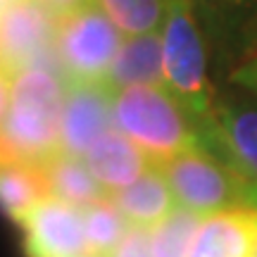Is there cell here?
Segmentation results:
<instances>
[{"label":"cell","mask_w":257,"mask_h":257,"mask_svg":"<svg viewBox=\"0 0 257 257\" xmlns=\"http://www.w3.org/2000/svg\"><path fill=\"white\" fill-rule=\"evenodd\" d=\"M64 81L48 64H34L12 79L8 114L0 124V162L41 165L62 153Z\"/></svg>","instance_id":"1"},{"label":"cell","mask_w":257,"mask_h":257,"mask_svg":"<svg viewBox=\"0 0 257 257\" xmlns=\"http://www.w3.org/2000/svg\"><path fill=\"white\" fill-rule=\"evenodd\" d=\"M114 126L136 143L150 165L200 146L198 119L165 86H126L114 95Z\"/></svg>","instance_id":"2"},{"label":"cell","mask_w":257,"mask_h":257,"mask_svg":"<svg viewBox=\"0 0 257 257\" xmlns=\"http://www.w3.org/2000/svg\"><path fill=\"white\" fill-rule=\"evenodd\" d=\"M155 167L169 181L176 205L200 217L236 207H257L255 181L205 146L188 148Z\"/></svg>","instance_id":"3"},{"label":"cell","mask_w":257,"mask_h":257,"mask_svg":"<svg viewBox=\"0 0 257 257\" xmlns=\"http://www.w3.org/2000/svg\"><path fill=\"white\" fill-rule=\"evenodd\" d=\"M165 86L195 119L212 112V88L202 38L188 0H172L162 34Z\"/></svg>","instance_id":"4"},{"label":"cell","mask_w":257,"mask_h":257,"mask_svg":"<svg viewBox=\"0 0 257 257\" xmlns=\"http://www.w3.org/2000/svg\"><path fill=\"white\" fill-rule=\"evenodd\" d=\"M117 24L93 0L60 15L55 55L67 81H100L124 43Z\"/></svg>","instance_id":"5"},{"label":"cell","mask_w":257,"mask_h":257,"mask_svg":"<svg viewBox=\"0 0 257 257\" xmlns=\"http://www.w3.org/2000/svg\"><path fill=\"white\" fill-rule=\"evenodd\" d=\"M60 12L46 0H17L0 15V69L12 79L55 53Z\"/></svg>","instance_id":"6"},{"label":"cell","mask_w":257,"mask_h":257,"mask_svg":"<svg viewBox=\"0 0 257 257\" xmlns=\"http://www.w3.org/2000/svg\"><path fill=\"white\" fill-rule=\"evenodd\" d=\"M114 95L110 83L67 81L62 102V153L83 157L107 131L114 128Z\"/></svg>","instance_id":"7"},{"label":"cell","mask_w":257,"mask_h":257,"mask_svg":"<svg viewBox=\"0 0 257 257\" xmlns=\"http://www.w3.org/2000/svg\"><path fill=\"white\" fill-rule=\"evenodd\" d=\"M27 257H88L81 210L57 198H46L19 221Z\"/></svg>","instance_id":"8"},{"label":"cell","mask_w":257,"mask_h":257,"mask_svg":"<svg viewBox=\"0 0 257 257\" xmlns=\"http://www.w3.org/2000/svg\"><path fill=\"white\" fill-rule=\"evenodd\" d=\"M198 128L200 146L214 150L257 184V107L245 102H221L198 121Z\"/></svg>","instance_id":"9"},{"label":"cell","mask_w":257,"mask_h":257,"mask_svg":"<svg viewBox=\"0 0 257 257\" xmlns=\"http://www.w3.org/2000/svg\"><path fill=\"white\" fill-rule=\"evenodd\" d=\"M188 257H257V207L202 217Z\"/></svg>","instance_id":"10"},{"label":"cell","mask_w":257,"mask_h":257,"mask_svg":"<svg viewBox=\"0 0 257 257\" xmlns=\"http://www.w3.org/2000/svg\"><path fill=\"white\" fill-rule=\"evenodd\" d=\"M83 162L88 165L91 174L110 195L131 186L150 167L146 153L128 136H124L117 126L107 131L83 155Z\"/></svg>","instance_id":"11"},{"label":"cell","mask_w":257,"mask_h":257,"mask_svg":"<svg viewBox=\"0 0 257 257\" xmlns=\"http://www.w3.org/2000/svg\"><path fill=\"white\" fill-rule=\"evenodd\" d=\"M110 198L131 226L143 229H155L167 214L176 210V198L169 181L155 165H150L134 184L112 193Z\"/></svg>","instance_id":"12"},{"label":"cell","mask_w":257,"mask_h":257,"mask_svg":"<svg viewBox=\"0 0 257 257\" xmlns=\"http://www.w3.org/2000/svg\"><path fill=\"white\" fill-rule=\"evenodd\" d=\"M105 81L114 91L126 86H165V53H162V36L146 34V36H126L112 67L105 74ZM167 88V86H165Z\"/></svg>","instance_id":"13"},{"label":"cell","mask_w":257,"mask_h":257,"mask_svg":"<svg viewBox=\"0 0 257 257\" xmlns=\"http://www.w3.org/2000/svg\"><path fill=\"white\" fill-rule=\"evenodd\" d=\"M41 172L46 176L50 195L62 202H69L79 210L110 195L91 174L83 157L57 153V155L48 157L46 162H41Z\"/></svg>","instance_id":"14"},{"label":"cell","mask_w":257,"mask_h":257,"mask_svg":"<svg viewBox=\"0 0 257 257\" xmlns=\"http://www.w3.org/2000/svg\"><path fill=\"white\" fill-rule=\"evenodd\" d=\"M46 198H50V191L41 165L0 162V210L10 219L19 224Z\"/></svg>","instance_id":"15"},{"label":"cell","mask_w":257,"mask_h":257,"mask_svg":"<svg viewBox=\"0 0 257 257\" xmlns=\"http://www.w3.org/2000/svg\"><path fill=\"white\" fill-rule=\"evenodd\" d=\"M117 24L124 36L160 34L172 0H93Z\"/></svg>","instance_id":"16"},{"label":"cell","mask_w":257,"mask_h":257,"mask_svg":"<svg viewBox=\"0 0 257 257\" xmlns=\"http://www.w3.org/2000/svg\"><path fill=\"white\" fill-rule=\"evenodd\" d=\"M81 217L88 248H91V255L95 257H110L112 250L119 245V240L124 238V233L131 226L124 219V214L117 210V205L110 195L83 207Z\"/></svg>","instance_id":"17"},{"label":"cell","mask_w":257,"mask_h":257,"mask_svg":"<svg viewBox=\"0 0 257 257\" xmlns=\"http://www.w3.org/2000/svg\"><path fill=\"white\" fill-rule=\"evenodd\" d=\"M202 217L191 210L176 207L172 214L150 229V245L153 257H188L193 240L198 236Z\"/></svg>","instance_id":"18"},{"label":"cell","mask_w":257,"mask_h":257,"mask_svg":"<svg viewBox=\"0 0 257 257\" xmlns=\"http://www.w3.org/2000/svg\"><path fill=\"white\" fill-rule=\"evenodd\" d=\"M110 257H153V245H150V229L143 226H128L119 245L112 250Z\"/></svg>","instance_id":"19"},{"label":"cell","mask_w":257,"mask_h":257,"mask_svg":"<svg viewBox=\"0 0 257 257\" xmlns=\"http://www.w3.org/2000/svg\"><path fill=\"white\" fill-rule=\"evenodd\" d=\"M10 91H12V76H10L8 72H3V69H0V124H3L5 114H8Z\"/></svg>","instance_id":"20"},{"label":"cell","mask_w":257,"mask_h":257,"mask_svg":"<svg viewBox=\"0 0 257 257\" xmlns=\"http://www.w3.org/2000/svg\"><path fill=\"white\" fill-rule=\"evenodd\" d=\"M236 81H240L245 88H250V91L257 95V60H252L250 64H245V67L236 74Z\"/></svg>","instance_id":"21"},{"label":"cell","mask_w":257,"mask_h":257,"mask_svg":"<svg viewBox=\"0 0 257 257\" xmlns=\"http://www.w3.org/2000/svg\"><path fill=\"white\" fill-rule=\"evenodd\" d=\"M46 3L53 10H57V12L62 15V12H67V10H72V8H76V5H81L83 0H46Z\"/></svg>","instance_id":"22"},{"label":"cell","mask_w":257,"mask_h":257,"mask_svg":"<svg viewBox=\"0 0 257 257\" xmlns=\"http://www.w3.org/2000/svg\"><path fill=\"white\" fill-rule=\"evenodd\" d=\"M12 3H17V0H0V15H3V12H5Z\"/></svg>","instance_id":"23"},{"label":"cell","mask_w":257,"mask_h":257,"mask_svg":"<svg viewBox=\"0 0 257 257\" xmlns=\"http://www.w3.org/2000/svg\"><path fill=\"white\" fill-rule=\"evenodd\" d=\"M88 257H95V255H88Z\"/></svg>","instance_id":"24"}]
</instances>
